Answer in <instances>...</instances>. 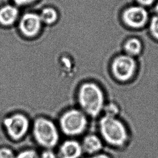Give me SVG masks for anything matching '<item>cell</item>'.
<instances>
[{"label":"cell","mask_w":158,"mask_h":158,"mask_svg":"<svg viewBox=\"0 0 158 158\" xmlns=\"http://www.w3.org/2000/svg\"><path fill=\"white\" fill-rule=\"evenodd\" d=\"M15 154L9 148H0V158H15Z\"/></svg>","instance_id":"2e32d148"},{"label":"cell","mask_w":158,"mask_h":158,"mask_svg":"<svg viewBox=\"0 0 158 158\" xmlns=\"http://www.w3.org/2000/svg\"><path fill=\"white\" fill-rule=\"evenodd\" d=\"M13 1L16 4L22 6V5H25V4L32 3L36 0H13Z\"/></svg>","instance_id":"ffe728a7"},{"label":"cell","mask_w":158,"mask_h":158,"mask_svg":"<svg viewBox=\"0 0 158 158\" xmlns=\"http://www.w3.org/2000/svg\"><path fill=\"white\" fill-rule=\"evenodd\" d=\"M35 141L43 149H53L59 141V134L54 123L45 118H38L33 126Z\"/></svg>","instance_id":"7a4b0ae2"},{"label":"cell","mask_w":158,"mask_h":158,"mask_svg":"<svg viewBox=\"0 0 158 158\" xmlns=\"http://www.w3.org/2000/svg\"><path fill=\"white\" fill-rule=\"evenodd\" d=\"M106 115L112 116V117H116V115L119 112V109L115 104H111L107 106V109H106Z\"/></svg>","instance_id":"e0dca14e"},{"label":"cell","mask_w":158,"mask_h":158,"mask_svg":"<svg viewBox=\"0 0 158 158\" xmlns=\"http://www.w3.org/2000/svg\"><path fill=\"white\" fill-rule=\"evenodd\" d=\"M149 10L151 14L158 15V1H157L154 6L149 9Z\"/></svg>","instance_id":"7402d4cb"},{"label":"cell","mask_w":158,"mask_h":158,"mask_svg":"<svg viewBox=\"0 0 158 158\" xmlns=\"http://www.w3.org/2000/svg\"><path fill=\"white\" fill-rule=\"evenodd\" d=\"M99 131L102 141L115 149H124L131 141V128L116 117H102L99 121Z\"/></svg>","instance_id":"6da1fadb"},{"label":"cell","mask_w":158,"mask_h":158,"mask_svg":"<svg viewBox=\"0 0 158 158\" xmlns=\"http://www.w3.org/2000/svg\"><path fill=\"white\" fill-rule=\"evenodd\" d=\"M15 158H40V154L34 149H25L17 153Z\"/></svg>","instance_id":"9a60e30c"},{"label":"cell","mask_w":158,"mask_h":158,"mask_svg":"<svg viewBox=\"0 0 158 158\" xmlns=\"http://www.w3.org/2000/svg\"><path fill=\"white\" fill-rule=\"evenodd\" d=\"M111 69L114 77L119 82H130L135 78L138 70L136 58L125 53L120 54L114 59Z\"/></svg>","instance_id":"277c9868"},{"label":"cell","mask_w":158,"mask_h":158,"mask_svg":"<svg viewBox=\"0 0 158 158\" xmlns=\"http://www.w3.org/2000/svg\"><path fill=\"white\" fill-rule=\"evenodd\" d=\"M40 158H59L52 149H44L40 154Z\"/></svg>","instance_id":"ac0fdd59"},{"label":"cell","mask_w":158,"mask_h":158,"mask_svg":"<svg viewBox=\"0 0 158 158\" xmlns=\"http://www.w3.org/2000/svg\"><path fill=\"white\" fill-rule=\"evenodd\" d=\"M83 153L89 156L100 152L104 146L102 138L94 134L86 135L81 142Z\"/></svg>","instance_id":"30bf717a"},{"label":"cell","mask_w":158,"mask_h":158,"mask_svg":"<svg viewBox=\"0 0 158 158\" xmlns=\"http://www.w3.org/2000/svg\"><path fill=\"white\" fill-rule=\"evenodd\" d=\"M87 119L83 112L78 110H70L63 114L60 119L62 131L69 136H76L86 130Z\"/></svg>","instance_id":"8992f818"},{"label":"cell","mask_w":158,"mask_h":158,"mask_svg":"<svg viewBox=\"0 0 158 158\" xmlns=\"http://www.w3.org/2000/svg\"><path fill=\"white\" fill-rule=\"evenodd\" d=\"M151 15L149 9L138 4H133L123 9L121 20L127 28L141 29L148 26Z\"/></svg>","instance_id":"5b68a950"},{"label":"cell","mask_w":158,"mask_h":158,"mask_svg":"<svg viewBox=\"0 0 158 158\" xmlns=\"http://www.w3.org/2000/svg\"><path fill=\"white\" fill-rule=\"evenodd\" d=\"M89 158H111V157L109 155L106 154L105 153L99 152V153L90 156Z\"/></svg>","instance_id":"44dd1931"},{"label":"cell","mask_w":158,"mask_h":158,"mask_svg":"<svg viewBox=\"0 0 158 158\" xmlns=\"http://www.w3.org/2000/svg\"><path fill=\"white\" fill-rule=\"evenodd\" d=\"M136 4L146 8H151L156 2L157 0H135Z\"/></svg>","instance_id":"d6986e66"},{"label":"cell","mask_w":158,"mask_h":158,"mask_svg":"<svg viewBox=\"0 0 158 158\" xmlns=\"http://www.w3.org/2000/svg\"><path fill=\"white\" fill-rule=\"evenodd\" d=\"M59 158H80L83 151L81 143L73 139L64 141L56 152Z\"/></svg>","instance_id":"9c48e42d"},{"label":"cell","mask_w":158,"mask_h":158,"mask_svg":"<svg viewBox=\"0 0 158 158\" xmlns=\"http://www.w3.org/2000/svg\"><path fill=\"white\" fill-rule=\"evenodd\" d=\"M3 124L8 136L14 141L21 140L29 128V121L22 114H14L4 119Z\"/></svg>","instance_id":"52a82bcc"},{"label":"cell","mask_w":158,"mask_h":158,"mask_svg":"<svg viewBox=\"0 0 158 158\" xmlns=\"http://www.w3.org/2000/svg\"><path fill=\"white\" fill-rule=\"evenodd\" d=\"M18 9L13 6L6 5L0 9V23L4 25H10L17 19Z\"/></svg>","instance_id":"7c38bea8"},{"label":"cell","mask_w":158,"mask_h":158,"mask_svg":"<svg viewBox=\"0 0 158 158\" xmlns=\"http://www.w3.org/2000/svg\"><path fill=\"white\" fill-rule=\"evenodd\" d=\"M78 99L83 109L91 116H97L102 109L104 103L102 92L94 83H85L80 87Z\"/></svg>","instance_id":"3957f363"},{"label":"cell","mask_w":158,"mask_h":158,"mask_svg":"<svg viewBox=\"0 0 158 158\" xmlns=\"http://www.w3.org/2000/svg\"><path fill=\"white\" fill-rule=\"evenodd\" d=\"M41 22L39 15L35 13H27L22 17L19 27L23 35L28 37H32L38 33Z\"/></svg>","instance_id":"ba28073f"},{"label":"cell","mask_w":158,"mask_h":158,"mask_svg":"<svg viewBox=\"0 0 158 158\" xmlns=\"http://www.w3.org/2000/svg\"><path fill=\"white\" fill-rule=\"evenodd\" d=\"M148 28L151 36L158 41V15L151 14Z\"/></svg>","instance_id":"5bb4252c"},{"label":"cell","mask_w":158,"mask_h":158,"mask_svg":"<svg viewBox=\"0 0 158 158\" xmlns=\"http://www.w3.org/2000/svg\"><path fill=\"white\" fill-rule=\"evenodd\" d=\"M123 50L125 54L136 58L141 54L143 50V44L139 38L131 36L125 41L123 44Z\"/></svg>","instance_id":"8fae6325"},{"label":"cell","mask_w":158,"mask_h":158,"mask_svg":"<svg viewBox=\"0 0 158 158\" xmlns=\"http://www.w3.org/2000/svg\"><path fill=\"white\" fill-rule=\"evenodd\" d=\"M40 17L41 22L47 24H51L57 20V14L53 8L46 7L43 9Z\"/></svg>","instance_id":"4fadbf2b"}]
</instances>
